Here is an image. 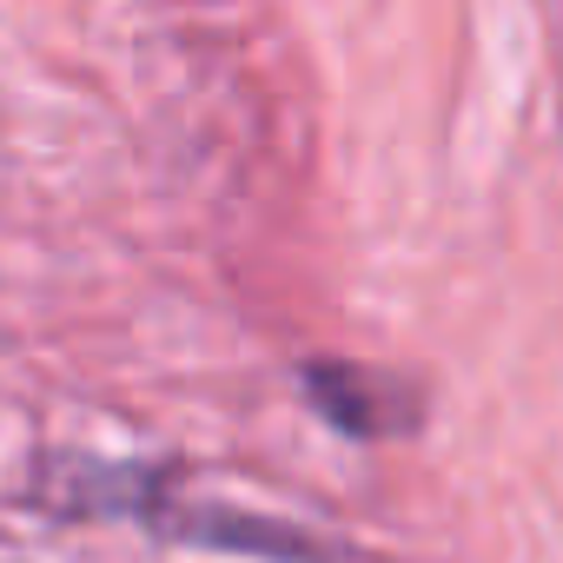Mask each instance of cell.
<instances>
[{
  "mask_svg": "<svg viewBox=\"0 0 563 563\" xmlns=\"http://www.w3.org/2000/svg\"><path fill=\"white\" fill-rule=\"evenodd\" d=\"M299 385H306V405L358 444H391L424 424L418 385L398 372H378V365H306Z\"/></svg>",
  "mask_w": 563,
  "mask_h": 563,
  "instance_id": "1",
  "label": "cell"
},
{
  "mask_svg": "<svg viewBox=\"0 0 563 563\" xmlns=\"http://www.w3.org/2000/svg\"><path fill=\"white\" fill-rule=\"evenodd\" d=\"M146 530H159L173 543L225 550V556H258V563H339L345 556V550H332L325 537H312L299 523H278V517H258V510H232V504H179V497H166Z\"/></svg>",
  "mask_w": 563,
  "mask_h": 563,
  "instance_id": "2",
  "label": "cell"
},
{
  "mask_svg": "<svg viewBox=\"0 0 563 563\" xmlns=\"http://www.w3.org/2000/svg\"><path fill=\"white\" fill-rule=\"evenodd\" d=\"M166 471L146 464H100V457H41L27 504L47 517H133L153 523V510L166 504Z\"/></svg>",
  "mask_w": 563,
  "mask_h": 563,
  "instance_id": "3",
  "label": "cell"
}]
</instances>
